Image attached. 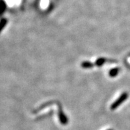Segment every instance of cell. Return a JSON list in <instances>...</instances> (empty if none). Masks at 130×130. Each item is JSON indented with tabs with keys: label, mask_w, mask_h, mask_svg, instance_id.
Wrapping results in <instances>:
<instances>
[{
	"label": "cell",
	"mask_w": 130,
	"mask_h": 130,
	"mask_svg": "<svg viewBox=\"0 0 130 130\" xmlns=\"http://www.w3.org/2000/svg\"><path fill=\"white\" fill-rule=\"evenodd\" d=\"M127 98H128V94H127V92H124V93H122V95H121L114 102V103H112V105H111L110 106L111 110H114L117 108L118 107V106H120L123 102H124L126 100H127Z\"/></svg>",
	"instance_id": "1"
},
{
	"label": "cell",
	"mask_w": 130,
	"mask_h": 130,
	"mask_svg": "<svg viewBox=\"0 0 130 130\" xmlns=\"http://www.w3.org/2000/svg\"><path fill=\"white\" fill-rule=\"evenodd\" d=\"M58 117H59V120L60 123H61L63 125H66L68 123V119L66 115L63 114V112H62L61 109H59V113H58Z\"/></svg>",
	"instance_id": "2"
},
{
	"label": "cell",
	"mask_w": 130,
	"mask_h": 130,
	"mask_svg": "<svg viewBox=\"0 0 130 130\" xmlns=\"http://www.w3.org/2000/svg\"><path fill=\"white\" fill-rule=\"evenodd\" d=\"M7 9V5L5 0H0V17L4 14Z\"/></svg>",
	"instance_id": "3"
},
{
	"label": "cell",
	"mask_w": 130,
	"mask_h": 130,
	"mask_svg": "<svg viewBox=\"0 0 130 130\" xmlns=\"http://www.w3.org/2000/svg\"><path fill=\"white\" fill-rule=\"evenodd\" d=\"M119 71H120L119 68H114V69H112L110 71V72H109V75H110V76L112 77H116V76L118 74Z\"/></svg>",
	"instance_id": "4"
},
{
	"label": "cell",
	"mask_w": 130,
	"mask_h": 130,
	"mask_svg": "<svg viewBox=\"0 0 130 130\" xmlns=\"http://www.w3.org/2000/svg\"><path fill=\"white\" fill-rule=\"evenodd\" d=\"M7 23V19L5 18H3L0 20V32L2 31V30L5 28Z\"/></svg>",
	"instance_id": "5"
},
{
	"label": "cell",
	"mask_w": 130,
	"mask_h": 130,
	"mask_svg": "<svg viewBox=\"0 0 130 130\" xmlns=\"http://www.w3.org/2000/svg\"><path fill=\"white\" fill-rule=\"evenodd\" d=\"M81 67H83L85 69H89V68H91L93 67V64L90 61H83L81 63Z\"/></svg>",
	"instance_id": "6"
},
{
	"label": "cell",
	"mask_w": 130,
	"mask_h": 130,
	"mask_svg": "<svg viewBox=\"0 0 130 130\" xmlns=\"http://www.w3.org/2000/svg\"><path fill=\"white\" fill-rule=\"evenodd\" d=\"M105 61L106 59H104V58H99V59H98L96 61L95 65L96 66H99V67H100V66H102V65H104Z\"/></svg>",
	"instance_id": "7"
},
{
	"label": "cell",
	"mask_w": 130,
	"mask_h": 130,
	"mask_svg": "<svg viewBox=\"0 0 130 130\" xmlns=\"http://www.w3.org/2000/svg\"><path fill=\"white\" fill-rule=\"evenodd\" d=\"M109 130H111V129H109Z\"/></svg>",
	"instance_id": "8"
}]
</instances>
